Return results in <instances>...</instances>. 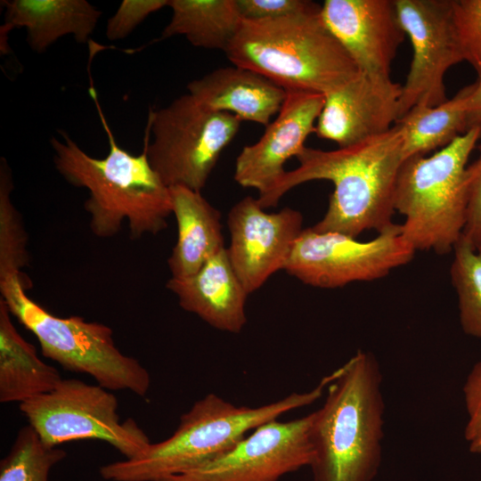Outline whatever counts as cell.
I'll use <instances>...</instances> for the list:
<instances>
[{
	"mask_svg": "<svg viewBox=\"0 0 481 481\" xmlns=\"http://www.w3.org/2000/svg\"><path fill=\"white\" fill-rule=\"evenodd\" d=\"M481 138L475 127L431 155L405 159L395 191L402 235L415 250L444 255L462 236L468 207V160Z\"/></svg>",
	"mask_w": 481,
	"mask_h": 481,
	"instance_id": "obj_6",
	"label": "cell"
},
{
	"mask_svg": "<svg viewBox=\"0 0 481 481\" xmlns=\"http://www.w3.org/2000/svg\"><path fill=\"white\" fill-rule=\"evenodd\" d=\"M450 268L463 331L481 340V251L462 237L453 248Z\"/></svg>",
	"mask_w": 481,
	"mask_h": 481,
	"instance_id": "obj_25",
	"label": "cell"
},
{
	"mask_svg": "<svg viewBox=\"0 0 481 481\" xmlns=\"http://www.w3.org/2000/svg\"><path fill=\"white\" fill-rule=\"evenodd\" d=\"M277 118L265 128L260 139L246 145L235 162L234 180L242 187L254 188L261 198L281 179L284 165L305 147L307 136L314 133L324 104V94L290 90Z\"/></svg>",
	"mask_w": 481,
	"mask_h": 481,
	"instance_id": "obj_14",
	"label": "cell"
},
{
	"mask_svg": "<svg viewBox=\"0 0 481 481\" xmlns=\"http://www.w3.org/2000/svg\"><path fill=\"white\" fill-rule=\"evenodd\" d=\"M330 376L313 412V481H373L382 458L384 399L376 357L359 350Z\"/></svg>",
	"mask_w": 481,
	"mask_h": 481,
	"instance_id": "obj_3",
	"label": "cell"
},
{
	"mask_svg": "<svg viewBox=\"0 0 481 481\" xmlns=\"http://www.w3.org/2000/svg\"><path fill=\"white\" fill-rule=\"evenodd\" d=\"M168 4L169 0H123L107 21V38L110 41L124 39L149 15Z\"/></svg>",
	"mask_w": 481,
	"mask_h": 481,
	"instance_id": "obj_28",
	"label": "cell"
},
{
	"mask_svg": "<svg viewBox=\"0 0 481 481\" xmlns=\"http://www.w3.org/2000/svg\"><path fill=\"white\" fill-rule=\"evenodd\" d=\"M66 456L64 450L44 443L30 425L24 426L0 462V481H48L51 469Z\"/></svg>",
	"mask_w": 481,
	"mask_h": 481,
	"instance_id": "obj_24",
	"label": "cell"
},
{
	"mask_svg": "<svg viewBox=\"0 0 481 481\" xmlns=\"http://www.w3.org/2000/svg\"><path fill=\"white\" fill-rule=\"evenodd\" d=\"M0 298V402L22 404L52 391L62 379L57 369L43 362L25 340Z\"/></svg>",
	"mask_w": 481,
	"mask_h": 481,
	"instance_id": "obj_21",
	"label": "cell"
},
{
	"mask_svg": "<svg viewBox=\"0 0 481 481\" xmlns=\"http://www.w3.org/2000/svg\"><path fill=\"white\" fill-rule=\"evenodd\" d=\"M167 288L176 295L183 309L217 330L239 333L247 322L249 293L232 268L225 247L193 275L171 277Z\"/></svg>",
	"mask_w": 481,
	"mask_h": 481,
	"instance_id": "obj_17",
	"label": "cell"
},
{
	"mask_svg": "<svg viewBox=\"0 0 481 481\" xmlns=\"http://www.w3.org/2000/svg\"><path fill=\"white\" fill-rule=\"evenodd\" d=\"M172 16L161 38L184 36L194 46L225 51L243 19L236 0H169Z\"/></svg>",
	"mask_w": 481,
	"mask_h": 481,
	"instance_id": "obj_22",
	"label": "cell"
},
{
	"mask_svg": "<svg viewBox=\"0 0 481 481\" xmlns=\"http://www.w3.org/2000/svg\"><path fill=\"white\" fill-rule=\"evenodd\" d=\"M240 16L247 20L280 19L305 13L321 4L309 0H236Z\"/></svg>",
	"mask_w": 481,
	"mask_h": 481,
	"instance_id": "obj_29",
	"label": "cell"
},
{
	"mask_svg": "<svg viewBox=\"0 0 481 481\" xmlns=\"http://www.w3.org/2000/svg\"><path fill=\"white\" fill-rule=\"evenodd\" d=\"M468 130L481 128V73L473 84L465 86Z\"/></svg>",
	"mask_w": 481,
	"mask_h": 481,
	"instance_id": "obj_32",
	"label": "cell"
},
{
	"mask_svg": "<svg viewBox=\"0 0 481 481\" xmlns=\"http://www.w3.org/2000/svg\"><path fill=\"white\" fill-rule=\"evenodd\" d=\"M402 85L363 73L324 94L314 133L338 148L389 131L400 118Z\"/></svg>",
	"mask_w": 481,
	"mask_h": 481,
	"instance_id": "obj_15",
	"label": "cell"
},
{
	"mask_svg": "<svg viewBox=\"0 0 481 481\" xmlns=\"http://www.w3.org/2000/svg\"><path fill=\"white\" fill-rule=\"evenodd\" d=\"M395 3L412 48L410 69L402 86L401 118L414 106H436L447 101L445 73L464 60L453 26L452 0Z\"/></svg>",
	"mask_w": 481,
	"mask_h": 481,
	"instance_id": "obj_11",
	"label": "cell"
},
{
	"mask_svg": "<svg viewBox=\"0 0 481 481\" xmlns=\"http://www.w3.org/2000/svg\"><path fill=\"white\" fill-rule=\"evenodd\" d=\"M169 191L178 235L167 265L172 278L184 279L224 248L221 214L200 192L181 185Z\"/></svg>",
	"mask_w": 481,
	"mask_h": 481,
	"instance_id": "obj_19",
	"label": "cell"
},
{
	"mask_svg": "<svg viewBox=\"0 0 481 481\" xmlns=\"http://www.w3.org/2000/svg\"><path fill=\"white\" fill-rule=\"evenodd\" d=\"M13 183L4 159L0 162V280L21 274L29 263L27 233L11 198Z\"/></svg>",
	"mask_w": 481,
	"mask_h": 481,
	"instance_id": "obj_26",
	"label": "cell"
},
{
	"mask_svg": "<svg viewBox=\"0 0 481 481\" xmlns=\"http://www.w3.org/2000/svg\"><path fill=\"white\" fill-rule=\"evenodd\" d=\"M468 420L465 440L471 452L481 453V361L469 372L463 387Z\"/></svg>",
	"mask_w": 481,
	"mask_h": 481,
	"instance_id": "obj_31",
	"label": "cell"
},
{
	"mask_svg": "<svg viewBox=\"0 0 481 481\" xmlns=\"http://www.w3.org/2000/svg\"><path fill=\"white\" fill-rule=\"evenodd\" d=\"M452 20L464 61L481 73V0H452Z\"/></svg>",
	"mask_w": 481,
	"mask_h": 481,
	"instance_id": "obj_27",
	"label": "cell"
},
{
	"mask_svg": "<svg viewBox=\"0 0 481 481\" xmlns=\"http://www.w3.org/2000/svg\"><path fill=\"white\" fill-rule=\"evenodd\" d=\"M328 376L310 391L294 392L257 407L237 406L208 394L181 416L168 438L151 443L136 458L102 466L101 476L110 481H162L200 467L229 451L260 425L314 403L323 395Z\"/></svg>",
	"mask_w": 481,
	"mask_h": 481,
	"instance_id": "obj_4",
	"label": "cell"
},
{
	"mask_svg": "<svg viewBox=\"0 0 481 481\" xmlns=\"http://www.w3.org/2000/svg\"><path fill=\"white\" fill-rule=\"evenodd\" d=\"M228 257L246 291L262 287L271 275L285 265L303 231V216L284 208L267 213L257 198L246 196L228 214Z\"/></svg>",
	"mask_w": 481,
	"mask_h": 481,
	"instance_id": "obj_13",
	"label": "cell"
},
{
	"mask_svg": "<svg viewBox=\"0 0 481 481\" xmlns=\"http://www.w3.org/2000/svg\"><path fill=\"white\" fill-rule=\"evenodd\" d=\"M240 126L237 117L208 110L187 94L150 113L144 149L166 186L200 192Z\"/></svg>",
	"mask_w": 481,
	"mask_h": 481,
	"instance_id": "obj_8",
	"label": "cell"
},
{
	"mask_svg": "<svg viewBox=\"0 0 481 481\" xmlns=\"http://www.w3.org/2000/svg\"><path fill=\"white\" fill-rule=\"evenodd\" d=\"M118 407L110 390L77 379H62L52 391L20 404L29 425L50 446L96 439L127 460L136 458L151 442L133 419L120 421Z\"/></svg>",
	"mask_w": 481,
	"mask_h": 481,
	"instance_id": "obj_9",
	"label": "cell"
},
{
	"mask_svg": "<svg viewBox=\"0 0 481 481\" xmlns=\"http://www.w3.org/2000/svg\"><path fill=\"white\" fill-rule=\"evenodd\" d=\"M312 420L313 412L264 423L216 459L162 481H279L310 466Z\"/></svg>",
	"mask_w": 481,
	"mask_h": 481,
	"instance_id": "obj_12",
	"label": "cell"
},
{
	"mask_svg": "<svg viewBox=\"0 0 481 481\" xmlns=\"http://www.w3.org/2000/svg\"><path fill=\"white\" fill-rule=\"evenodd\" d=\"M5 26L24 28L30 48L41 53L59 38L71 35L87 43L102 14L86 0H5Z\"/></svg>",
	"mask_w": 481,
	"mask_h": 481,
	"instance_id": "obj_20",
	"label": "cell"
},
{
	"mask_svg": "<svg viewBox=\"0 0 481 481\" xmlns=\"http://www.w3.org/2000/svg\"><path fill=\"white\" fill-rule=\"evenodd\" d=\"M395 124L402 132L404 160L447 146L468 131L465 87L436 106H414Z\"/></svg>",
	"mask_w": 481,
	"mask_h": 481,
	"instance_id": "obj_23",
	"label": "cell"
},
{
	"mask_svg": "<svg viewBox=\"0 0 481 481\" xmlns=\"http://www.w3.org/2000/svg\"><path fill=\"white\" fill-rule=\"evenodd\" d=\"M322 17L360 73L390 77L392 62L406 36L395 0H325Z\"/></svg>",
	"mask_w": 481,
	"mask_h": 481,
	"instance_id": "obj_16",
	"label": "cell"
},
{
	"mask_svg": "<svg viewBox=\"0 0 481 481\" xmlns=\"http://www.w3.org/2000/svg\"><path fill=\"white\" fill-rule=\"evenodd\" d=\"M232 65L256 71L286 91L326 94L360 71L322 17L310 12L273 20H243L224 51Z\"/></svg>",
	"mask_w": 481,
	"mask_h": 481,
	"instance_id": "obj_5",
	"label": "cell"
},
{
	"mask_svg": "<svg viewBox=\"0 0 481 481\" xmlns=\"http://www.w3.org/2000/svg\"><path fill=\"white\" fill-rule=\"evenodd\" d=\"M299 166L286 171L273 189L257 198L263 208L276 206L289 190L314 180L334 185L324 216L311 228L356 238L368 230L378 233L392 226L395 191L404 162L403 136L397 124L387 133L333 151L304 147Z\"/></svg>",
	"mask_w": 481,
	"mask_h": 481,
	"instance_id": "obj_1",
	"label": "cell"
},
{
	"mask_svg": "<svg viewBox=\"0 0 481 481\" xmlns=\"http://www.w3.org/2000/svg\"><path fill=\"white\" fill-rule=\"evenodd\" d=\"M89 92L108 137V154L94 158L61 131L62 140H50L55 168L69 183L88 191L84 207L94 235L111 237L125 220L133 240L146 233L156 234L167 227V218L173 213L169 188L151 166L144 148L141 155H134L118 144L96 91L91 86Z\"/></svg>",
	"mask_w": 481,
	"mask_h": 481,
	"instance_id": "obj_2",
	"label": "cell"
},
{
	"mask_svg": "<svg viewBox=\"0 0 481 481\" xmlns=\"http://www.w3.org/2000/svg\"><path fill=\"white\" fill-rule=\"evenodd\" d=\"M415 251L397 224L368 241L309 227L296 240L284 270L305 284L335 289L383 278L411 262Z\"/></svg>",
	"mask_w": 481,
	"mask_h": 481,
	"instance_id": "obj_10",
	"label": "cell"
},
{
	"mask_svg": "<svg viewBox=\"0 0 481 481\" xmlns=\"http://www.w3.org/2000/svg\"><path fill=\"white\" fill-rule=\"evenodd\" d=\"M201 106L267 126L287 96L282 87L261 74L232 65L214 69L187 85Z\"/></svg>",
	"mask_w": 481,
	"mask_h": 481,
	"instance_id": "obj_18",
	"label": "cell"
},
{
	"mask_svg": "<svg viewBox=\"0 0 481 481\" xmlns=\"http://www.w3.org/2000/svg\"><path fill=\"white\" fill-rule=\"evenodd\" d=\"M21 274L0 280L1 298L11 314L38 340L44 356L66 371L86 373L110 390L144 396L148 371L116 346L109 326L79 316L59 317L31 299Z\"/></svg>",
	"mask_w": 481,
	"mask_h": 481,
	"instance_id": "obj_7",
	"label": "cell"
},
{
	"mask_svg": "<svg viewBox=\"0 0 481 481\" xmlns=\"http://www.w3.org/2000/svg\"><path fill=\"white\" fill-rule=\"evenodd\" d=\"M477 146L478 156L467 168V219L461 237L481 251V142Z\"/></svg>",
	"mask_w": 481,
	"mask_h": 481,
	"instance_id": "obj_30",
	"label": "cell"
}]
</instances>
